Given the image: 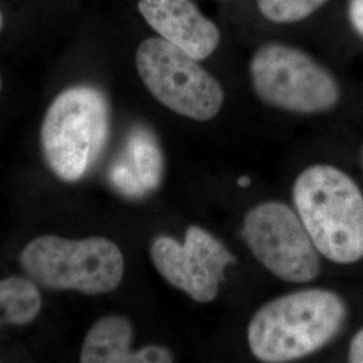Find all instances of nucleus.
<instances>
[{
  "label": "nucleus",
  "instance_id": "nucleus-1",
  "mask_svg": "<svg viewBox=\"0 0 363 363\" xmlns=\"http://www.w3.org/2000/svg\"><path fill=\"white\" fill-rule=\"evenodd\" d=\"M347 318L337 294L304 289L274 298L247 325V345L261 362L281 363L307 357L337 337Z\"/></svg>",
  "mask_w": 363,
  "mask_h": 363
},
{
  "label": "nucleus",
  "instance_id": "nucleus-2",
  "mask_svg": "<svg viewBox=\"0 0 363 363\" xmlns=\"http://www.w3.org/2000/svg\"><path fill=\"white\" fill-rule=\"evenodd\" d=\"M294 202L313 245L325 259H363V194L343 171L330 164L304 169L294 184Z\"/></svg>",
  "mask_w": 363,
  "mask_h": 363
},
{
  "label": "nucleus",
  "instance_id": "nucleus-3",
  "mask_svg": "<svg viewBox=\"0 0 363 363\" xmlns=\"http://www.w3.org/2000/svg\"><path fill=\"white\" fill-rule=\"evenodd\" d=\"M109 124V104L100 89L78 85L60 93L40 128L48 166L62 181H79L103 154Z\"/></svg>",
  "mask_w": 363,
  "mask_h": 363
},
{
  "label": "nucleus",
  "instance_id": "nucleus-4",
  "mask_svg": "<svg viewBox=\"0 0 363 363\" xmlns=\"http://www.w3.org/2000/svg\"><path fill=\"white\" fill-rule=\"evenodd\" d=\"M21 264L40 286L76 289L88 295L112 292L124 276L121 250L103 237L85 240L38 237L22 250Z\"/></svg>",
  "mask_w": 363,
  "mask_h": 363
},
{
  "label": "nucleus",
  "instance_id": "nucleus-5",
  "mask_svg": "<svg viewBox=\"0 0 363 363\" xmlns=\"http://www.w3.org/2000/svg\"><path fill=\"white\" fill-rule=\"evenodd\" d=\"M250 78L265 104L288 112L322 113L339 101L333 74L307 52L283 43H267L255 52Z\"/></svg>",
  "mask_w": 363,
  "mask_h": 363
},
{
  "label": "nucleus",
  "instance_id": "nucleus-6",
  "mask_svg": "<svg viewBox=\"0 0 363 363\" xmlns=\"http://www.w3.org/2000/svg\"><path fill=\"white\" fill-rule=\"evenodd\" d=\"M136 67L147 89L172 112L208 121L220 112V82L193 55L163 38H148L136 52Z\"/></svg>",
  "mask_w": 363,
  "mask_h": 363
},
{
  "label": "nucleus",
  "instance_id": "nucleus-7",
  "mask_svg": "<svg viewBox=\"0 0 363 363\" xmlns=\"http://www.w3.org/2000/svg\"><path fill=\"white\" fill-rule=\"evenodd\" d=\"M241 234L255 257L276 277L308 283L319 276V252L298 213L286 203L271 201L249 210Z\"/></svg>",
  "mask_w": 363,
  "mask_h": 363
},
{
  "label": "nucleus",
  "instance_id": "nucleus-8",
  "mask_svg": "<svg viewBox=\"0 0 363 363\" xmlns=\"http://www.w3.org/2000/svg\"><path fill=\"white\" fill-rule=\"evenodd\" d=\"M150 253L162 277L199 303L216 298L225 269L235 262L229 249L199 226L189 228L183 244L169 235L156 237Z\"/></svg>",
  "mask_w": 363,
  "mask_h": 363
},
{
  "label": "nucleus",
  "instance_id": "nucleus-9",
  "mask_svg": "<svg viewBox=\"0 0 363 363\" xmlns=\"http://www.w3.org/2000/svg\"><path fill=\"white\" fill-rule=\"evenodd\" d=\"M139 11L160 38L201 61L220 45V30L191 0H139Z\"/></svg>",
  "mask_w": 363,
  "mask_h": 363
},
{
  "label": "nucleus",
  "instance_id": "nucleus-10",
  "mask_svg": "<svg viewBox=\"0 0 363 363\" xmlns=\"http://www.w3.org/2000/svg\"><path fill=\"white\" fill-rule=\"evenodd\" d=\"M163 169V154L155 135L145 127H135L121 155L108 169V179L120 194L142 198L160 186Z\"/></svg>",
  "mask_w": 363,
  "mask_h": 363
},
{
  "label": "nucleus",
  "instance_id": "nucleus-11",
  "mask_svg": "<svg viewBox=\"0 0 363 363\" xmlns=\"http://www.w3.org/2000/svg\"><path fill=\"white\" fill-rule=\"evenodd\" d=\"M132 325L130 320L111 315L91 325L86 334L79 361L82 363H169L174 355L166 347L147 346L130 350Z\"/></svg>",
  "mask_w": 363,
  "mask_h": 363
},
{
  "label": "nucleus",
  "instance_id": "nucleus-12",
  "mask_svg": "<svg viewBox=\"0 0 363 363\" xmlns=\"http://www.w3.org/2000/svg\"><path fill=\"white\" fill-rule=\"evenodd\" d=\"M42 307L38 288L22 277L0 280V325H27Z\"/></svg>",
  "mask_w": 363,
  "mask_h": 363
},
{
  "label": "nucleus",
  "instance_id": "nucleus-13",
  "mask_svg": "<svg viewBox=\"0 0 363 363\" xmlns=\"http://www.w3.org/2000/svg\"><path fill=\"white\" fill-rule=\"evenodd\" d=\"M327 0H257L259 13L274 23H295L320 9Z\"/></svg>",
  "mask_w": 363,
  "mask_h": 363
},
{
  "label": "nucleus",
  "instance_id": "nucleus-14",
  "mask_svg": "<svg viewBox=\"0 0 363 363\" xmlns=\"http://www.w3.org/2000/svg\"><path fill=\"white\" fill-rule=\"evenodd\" d=\"M349 18L355 31L363 37V0H351L349 4Z\"/></svg>",
  "mask_w": 363,
  "mask_h": 363
},
{
  "label": "nucleus",
  "instance_id": "nucleus-15",
  "mask_svg": "<svg viewBox=\"0 0 363 363\" xmlns=\"http://www.w3.org/2000/svg\"><path fill=\"white\" fill-rule=\"evenodd\" d=\"M349 361L352 363H363V328L351 340Z\"/></svg>",
  "mask_w": 363,
  "mask_h": 363
},
{
  "label": "nucleus",
  "instance_id": "nucleus-16",
  "mask_svg": "<svg viewBox=\"0 0 363 363\" xmlns=\"http://www.w3.org/2000/svg\"><path fill=\"white\" fill-rule=\"evenodd\" d=\"M238 184H240L241 187H247V186L250 184V179H249L247 177H242V178L238 179Z\"/></svg>",
  "mask_w": 363,
  "mask_h": 363
},
{
  "label": "nucleus",
  "instance_id": "nucleus-17",
  "mask_svg": "<svg viewBox=\"0 0 363 363\" xmlns=\"http://www.w3.org/2000/svg\"><path fill=\"white\" fill-rule=\"evenodd\" d=\"M1 27H3V18H1V13H0V30H1Z\"/></svg>",
  "mask_w": 363,
  "mask_h": 363
},
{
  "label": "nucleus",
  "instance_id": "nucleus-18",
  "mask_svg": "<svg viewBox=\"0 0 363 363\" xmlns=\"http://www.w3.org/2000/svg\"><path fill=\"white\" fill-rule=\"evenodd\" d=\"M0 91H1V78H0Z\"/></svg>",
  "mask_w": 363,
  "mask_h": 363
},
{
  "label": "nucleus",
  "instance_id": "nucleus-19",
  "mask_svg": "<svg viewBox=\"0 0 363 363\" xmlns=\"http://www.w3.org/2000/svg\"><path fill=\"white\" fill-rule=\"evenodd\" d=\"M362 156H363V154H362Z\"/></svg>",
  "mask_w": 363,
  "mask_h": 363
}]
</instances>
